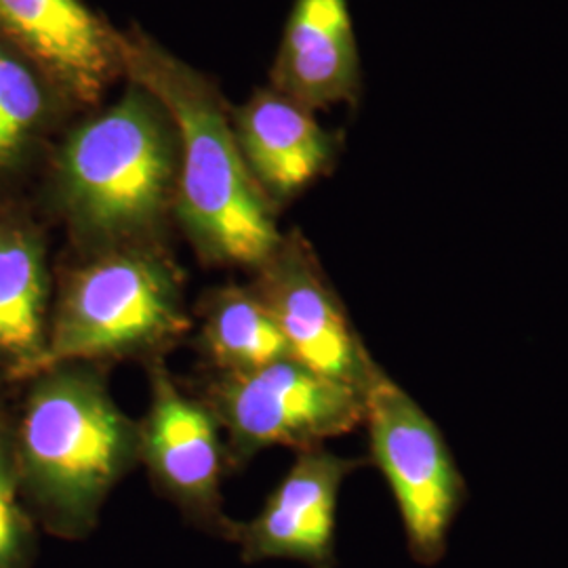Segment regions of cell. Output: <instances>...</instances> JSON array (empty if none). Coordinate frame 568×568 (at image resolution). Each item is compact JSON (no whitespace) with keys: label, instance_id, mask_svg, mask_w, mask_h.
<instances>
[{"label":"cell","instance_id":"30bf717a","mask_svg":"<svg viewBox=\"0 0 568 568\" xmlns=\"http://www.w3.org/2000/svg\"><path fill=\"white\" fill-rule=\"evenodd\" d=\"M234 135L244 163L267 201H286L325 175L337 138L302 103L267 87L234 110Z\"/></svg>","mask_w":568,"mask_h":568},{"label":"cell","instance_id":"5bb4252c","mask_svg":"<svg viewBox=\"0 0 568 568\" xmlns=\"http://www.w3.org/2000/svg\"><path fill=\"white\" fill-rule=\"evenodd\" d=\"M63 102L41 70L0 39V175L32 156Z\"/></svg>","mask_w":568,"mask_h":568},{"label":"cell","instance_id":"6da1fadb","mask_svg":"<svg viewBox=\"0 0 568 568\" xmlns=\"http://www.w3.org/2000/svg\"><path fill=\"white\" fill-rule=\"evenodd\" d=\"M119 47L122 72L163 105L175 129V204L199 253L220 264H265L283 234L213 82L142 32L119 34Z\"/></svg>","mask_w":568,"mask_h":568},{"label":"cell","instance_id":"9c48e42d","mask_svg":"<svg viewBox=\"0 0 568 568\" xmlns=\"http://www.w3.org/2000/svg\"><path fill=\"white\" fill-rule=\"evenodd\" d=\"M365 466L321 447L300 450L283 483L267 497L262 511L236 539L246 560H297L312 568L335 567L337 501L345 478Z\"/></svg>","mask_w":568,"mask_h":568},{"label":"cell","instance_id":"8fae6325","mask_svg":"<svg viewBox=\"0 0 568 568\" xmlns=\"http://www.w3.org/2000/svg\"><path fill=\"white\" fill-rule=\"evenodd\" d=\"M140 457L185 508L215 514L222 474L217 419L185 396L163 366L152 373V405L140 427Z\"/></svg>","mask_w":568,"mask_h":568},{"label":"cell","instance_id":"ba28073f","mask_svg":"<svg viewBox=\"0 0 568 568\" xmlns=\"http://www.w3.org/2000/svg\"><path fill=\"white\" fill-rule=\"evenodd\" d=\"M0 39L68 102H95L122 72L119 32L81 0H0Z\"/></svg>","mask_w":568,"mask_h":568},{"label":"cell","instance_id":"5b68a950","mask_svg":"<svg viewBox=\"0 0 568 568\" xmlns=\"http://www.w3.org/2000/svg\"><path fill=\"white\" fill-rule=\"evenodd\" d=\"M363 424L373 462L384 471L415 562L438 565L467 501V485L440 427L375 366L363 389Z\"/></svg>","mask_w":568,"mask_h":568},{"label":"cell","instance_id":"2e32d148","mask_svg":"<svg viewBox=\"0 0 568 568\" xmlns=\"http://www.w3.org/2000/svg\"><path fill=\"white\" fill-rule=\"evenodd\" d=\"M26 544V523L18 504V471L0 440V568H16Z\"/></svg>","mask_w":568,"mask_h":568},{"label":"cell","instance_id":"52a82bcc","mask_svg":"<svg viewBox=\"0 0 568 568\" xmlns=\"http://www.w3.org/2000/svg\"><path fill=\"white\" fill-rule=\"evenodd\" d=\"M260 267L257 295L281 328L288 356L363 394L377 363L354 333L344 305L304 239L297 232L283 236Z\"/></svg>","mask_w":568,"mask_h":568},{"label":"cell","instance_id":"7c38bea8","mask_svg":"<svg viewBox=\"0 0 568 568\" xmlns=\"http://www.w3.org/2000/svg\"><path fill=\"white\" fill-rule=\"evenodd\" d=\"M349 0H295L272 68V89L312 112L361 95Z\"/></svg>","mask_w":568,"mask_h":568},{"label":"cell","instance_id":"7a4b0ae2","mask_svg":"<svg viewBox=\"0 0 568 568\" xmlns=\"http://www.w3.org/2000/svg\"><path fill=\"white\" fill-rule=\"evenodd\" d=\"M178 135L142 87L74 126L55 156V190L74 232L93 243L138 239L175 199Z\"/></svg>","mask_w":568,"mask_h":568},{"label":"cell","instance_id":"8992f818","mask_svg":"<svg viewBox=\"0 0 568 568\" xmlns=\"http://www.w3.org/2000/svg\"><path fill=\"white\" fill-rule=\"evenodd\" d=\"M220 422L241 453L318 447L363 424V394L293 358L232 373L215 392Z\"/></svg>","mask_w":568,"mask_h":568},{"label":"cell","instance_id":"277c9868","mask_svg":"<svg viewBox=\"0 0 568 568\" xmlns=\"http://www.w3.org/2000/svg\"><path fill=\"white\" fill-rule=\"evenodd\" d=\"M185 326L173 265L142 246L114 248L65 284L34 373L150 349Z\"/></svg>","mask_w":568,"mask_h":568},{"label":"cell","instance_id":"4fadbf2b","mask_svg":"<svg viewBox=\"0 0 568 568\" xmlns=\"http://www.w3.org/2000/svg\"><path fill=\"white\" fill-rule=\"evenodd\" d=\"M47 265L41 236L0 211V358L18 375H32L47 344Z\"/></svg>","mask_w":568,"mask_h":568},{"label":"cell","instance_id":"9a60e30c","mask_svg":"<svg viewBox=\"0 0 568 568\" xmlns=\"http://www.w3.org/2000/svg\"><path fill=\"white\" fill-rule=\"evenodd\" d=\"M209 356L227 375L291 358L283 333L257 291L230 286L213 297L203 331Z\"/></svg>","mask_w":568,"mask_h":568},{"label":"cell","instance_id":"3957f363","mask_svg":"<svg viewBox=\"0 0 568 568\" xmlns=\"http://www.w3.org/2000/svg\"><path fill=\"white\" fill-rule=\"evenodd\" d=\"M140 426L84 368L47 371L28 398L20 427V466L60 530L95 525L103 499L140 457Z\"/></svg>","mask_w":568,"mask_h":568}]
</instances>
